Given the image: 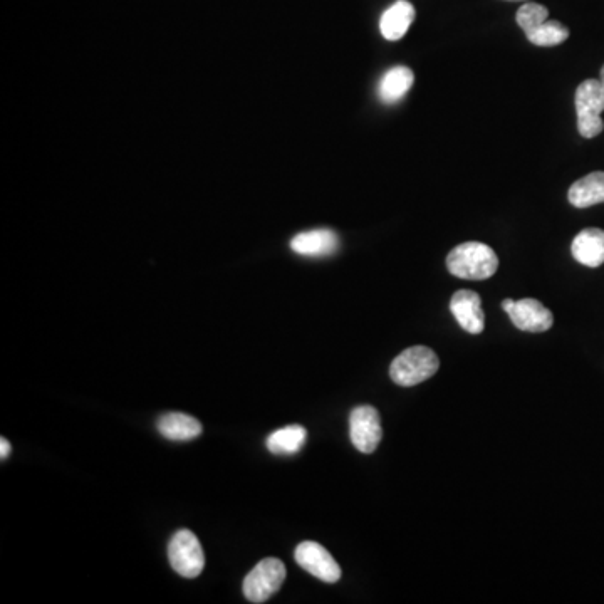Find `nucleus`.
I'll return each mask as SVG.
<instances>
[{
    "label": "nucleus",
    "instance_id": "nucleus-1",
    "mask_svg": "<svg viewBox=\"0 0 604 604\" xmlns=\"http://www.w3.org/2000/svg\"><path fill=\"white\" fill-rule=\"evenodd\" d=\"M447 269L452 276L460 279L485 281L499 269V257L487 244L465 242L448 254Z\"/></svg>",
    "mask_w": 604,
    "mask_h": 604
},
{
    "label": "nucleus",
    "instance_id": "nucleus-3",
    "mask_svg": "<svg viewBox=\"0 0 604 604\" xmlns=\"http://www.w3.org/2000/svg\"><path fill=\"white\" fill-rule=\"evenodd\" d=\"M578 131L583 138H594L604 130L601 113L604 111V86L598 79H586L576 89Z\"/></svg>",
    "mask_w": 604,
    "mask_h": 604
},
{
    "label": "nucleus",
    "instance_id": "nucleus-17",
    "mask_svg": "<svg viewBox=\"0 0 604 604\" xmlns=\"http://www.w3.org/2000/svg\"><path fill=\"white\" fill-rule=\"evenodd\" d=\"M526 37L534 46H558L568 39L569 29L561 22L546 21L534 31L527 32Z\"/></svg>",
    "mask_w": 604,
    "mask_h": 604
},
{
    "label": "nucleus",
    "instance_id": "nucleus-11",
    "mask_svg": "<svg viewBox=\"0 0 604 604\" xmlns=\"http://www.w3.org/2000/svg\"><path fill=\"white\" fill-rule=\"evenodd\" d=\"M573 257L579 264L599 267L604 264V230L584 229L576 235L571 245Z\"/></svg>",
    "mask_w": 604,
    "mask_h": 604
},
{
    "label": "nucleus",
    "instance_id": "nucleus-21",
    "mask_svg": "<svg viewBox=\"0 0 604 604\" xmlns=\"http://www.w3.org/2000/svg\"><path fill=\"white\" fill-rule=\"evenodd\" d=\"M507 2H519V0H507Z\"/></svg>",
    "mask_w": 604,
    "mask_h": 604
},
{
    "label": "nucleus",
    "instance_id": "nucleus-6",
    "mask_svg": "<svg viewBox=\"0 0 604 604\" xmlns=\"http://www.w3.org/2000/svg\"><path fill=\"white\" fill-rule=\"evenodd\" d=\"M502 308L509 314L512 324L527 333H544L554 324V316L551 311L542 302L532 299V297H526L521 301L506 299L502 302Z\"/></svg>",
    "mask_w": 604,
    "mask_h": 604
},
{
    "label": "nucleus",
    "instance_id": "nucleus-4",
    "mask_svg": "<svg viewBox=\"0 0 604 604\" xmlns=\"http://www.w3.org/2000/svg\"><path fill=\"white\" fill-rule=\"evenodd\" d=\"M168 559L172 568L183 578H198L204 571V549L198 537L188 529H180L173 534L168 544Z\"/></svg>",
    "mask_w": 604,
    "mask_h": 604
},
{
    "label": "nucleus",
    "instance_id": "nucleus-20",
    "mask_svg": "<svg viewBox=\"0 0 604 604\" xmlns=\"http://www.w3.org/2000/svg\"><path fill=\"white\" fill-rule=\"evenodd\" d=\"M601 83H603L604 86V66L603 69H601Z\"/></svg>",
    "mask_w": 604,
    "mask_h": 604
},
{
    "label": "nucleus",
    "instance_id": "nucleus-8",
    "mask_svg": "<svg viewBox=\"0 0 604 604\" xmlns=\"http://www.w3.org/2000/svg\"><path fill=\"white\" fill-rule=\"evenodd\" d=\"M294 559L304 571L313 574L314 578L321 579L324 583H336L341 578V568L324 549L321 544L314 541H304L296 547Z\"/></svg>",
    "mask_w": 604,
    "mask_h": 604
},
{
    "label": "nucleus",
    "instance_id": "nucleus-5",
    "mask_svg": "<svg viewBox=\"0 0 604 604\" xmlns=\"http://www.w3.org/2000/svg\"><path fill=\"white\" fill-rule=\"evenodd\" d=\"M286 581V566L276 558L262 559L244 579V596L250 603H266Z\"/></svg>",
    "mask_w": 604,
    "mask_h": 604
},
{
    "label": "nucleus",
    "instance_id": "nucleus-14",
    "mask_svg": "<svg viewBox=\"0 0 604 604\" xmlns=\"http://www.w3.org/2000/svg\"><path fill=\"white\" fill-rule=\"evenodd\" d=\"M157 427L163 437L175 440V442L193 440L202 433V423L198 422L197 418L185 415V413H165L158 420Z\"/></svg>",
    "mask_w": 604,
    "mask_h": 604
},
{
    "label": "nucleus",
    "instance_id": "nucleus-13",
    "mask_svg": "<svg viewBox=\"0 0 604 604\" xmlns=\"http://www.w3.org/2000/svg\"><path fill=\"white\" fill-rule=\"evenodd\" d=\"M569 202L576 209H588L604 202V172L589 173L569 188Z\"/></svg>",
    "mask_w": 604,
    "mask_h": 604
},
{
    "label": "nucleus",
    "instance_id": "nucleus-16",
    "mask_svg": "<svg viewBox=\"0 0 604 604\" xmlns=\"http://www.w3.org/2000/svg\"><path fill=\"white\" fill-rule=\"evenodd\" d=\"M308 438V430L301 425H289L271 433L267 437V448L274 455H292L304 447Z\"/></svg>",
    "mask_w": 604,
    "mask_h": 604
},
{
    "label": "nucleus",
    "instance_id": "nucleus-9",
    "mask_svg": "<svg viewBox=\"0 0 604 604\" xmlns=\"http://www.w3.org/2000/svg\"><path fill=\"white\" fill-rule=\"evenodd\" d=\"M450 311L457 319L460 328L470 334H480L485 328V314L482 311V299L474 291H457L450 299Z\"/></svg>",
    "mask_w": 604,
    "mask_h": 604
},
{
    "label": "nucleus",
    "instance_id": "nucleus-7",
    "mask_svg": "<svg viewBox=\"0 0 604 604\" xmlns=\"http://www.w3.org/2000/svg\"><path fill=\"white\" fill-rule=\"evenodd\" d=\"M349 437L356 450H360L361 453L375 452L383 438L380 413L375 407L363 405L351 412Z\"/></svg>",
    "mask_w": 604,
    "mask_h": 604
},
{
    "label": "nucleus",
    "instance_id": "nucleus-10",
    "mask_svg": "<svg viewBox=\"0 0 604 604\" xmlns=\"http://www.w3.org/2000/svg\"><path fill=\"white\" fill-rule=\"evenodd\" d=\"M339 247L338 235L333 230H309L291 240V249L304 257H324L334 254Z\"/></svg>",
    "mask_w": 604,
    "mask_h": 604
},
{
    "label": "nucleus",
    "instance_id": "nucleus-15",
    "mask_svg": "<svg viewBox=\"0 0 604 604\" xmlns=\"http://www.w3.org/2000/svg\"><path fill=\"white\" fill-rule=\"evenodd\" d=\"M415 74L407 66H395L381 78L378 84V96L386 105L400 101L412 89Z\"/></svg>",
    "mask_w": 604,
    "mask_h": 604
},
{
    "label": "nucleus",
    "instance_id": "nucleus-2",
    "mask_svg": "<svg viewBox=\"0 0 604 604\" xmlns=\"http://www.w3.org/2000/svg\"><path fill=\"white\" fill-rule=\"evenodd\" d=\"M440 360L427 346H412L396 356L390 366L391 380L400 386H417L437 375Z\"/></svg>",
    "mask_w": 604,
    "mask_h": 604
},
{
    "label": "nucleus",
    "instance_id": "nucleus-18",
    "mask_svg": "<svg viewBox=\"0 0 604 604\" xmlns=\"http://www.w3.org/2000/svg\"><path fill=\"white\" fill-rule=\"evenodd\" d=\"M547 17H549V11L546 7L536 4V2H527L517 11L516 21L522 27V31L527 34V32L534 31L541 24L549 21Z\"/></svg>",
    "mask_w": 604,
    "mask_h": 604
},
{
    "label": "nucleus",
    "instance_id": "nucleus-12",
    "mask_svg": "<svg viewBox=\"0 0 604 604\" xmlns=\"http://www.w3.org/2000/svg\"><path fill=\"white\" fill-rule=\"evenodd\" d=\"M415 21V7L408 0H398L381 16L380 31L386 41H400Z\"/></svg>",
    "mask_w": 604,
    "mask_h": 604
},
{
    "label": "nucleus",
    "instance_id": "nucleus-19",
    "mask_svg": "<svg viewBox=\"0 0 604 604\" xmlns=\"http://www.w3.org/2000/svg\"><path fill=\"white\" fill-rule=\"evenodd\" d=\"M11 455V443L7 442L6 438H0V457L6 460Z\"/></svg>",
    "mask_w": 604,
    "mask_h": 604
}]
</instances>
